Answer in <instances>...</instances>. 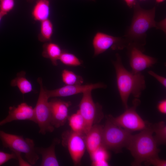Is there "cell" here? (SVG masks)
Returning a JSON list of instances; mask_svg holds the SVG:
<instances>
[{
    "label": "cell",
    "instance_id": "1",
    "mask_svg": "<svg viewBox=\"0 0 166 166\" xmlns=\"http://www.w3.org/2000/svg\"><path fill=\"white\" fill-rule=\"evenodd\" d=\"M116 56V59L113 63L115 70L117 86L123 104L126 109L128 108L130 95L138 98L145 89V79L141 73H135L127 70L119 54L117 53Z\"/></svg>",
    "mask_w": 166,
    "mask_h": 166
},
{
    "label": "cell",
    "instance_id": "2",
    "mask_svg": "<svg viewBox=\"0 0 166 166\" xmlns=\"http://www.w3.org/2000/svg\"><path fill=\"white\" fill-rule=\"evenodd\" d=\"M133 7L131 23L124 36V38L128 45L132 44L144 49L147 31L153 27L159 29V22L155 20L156 7L145 10L137 2Z\"/></svg>",
    "mask_w": 166,
    "mask_h": 166
},
{
    "label": "cell",
    "instance_id": "3",
    "mask_svg": "<svg viewBox=\"0 0 166 166\" xmlns=\"http://www.w3.org/2000/svg\"><path fill=\"white\" fill-rule=\"evenodd\" d=\"M153 133L152 124L150 123L147 128L132 135L126 148L134 158L133 165L140 166L143 162L158 156L160 149L157 148Z\"/></svg>",
    "mask_w": 166,
    "mask_h": 166
},
{
    "label": "cell",
    "instance_id": "4",
    "mask_svg": "<svg viewBox=\"0 0 166 166\" xmlns=\"http://www.w3.org/2000/svg\"><path fill=\"white\" fill-rule=\"evenodd\" d=\"M0 139L3 146L15 154L24 153L28 162L35 164L39 159L34 140L22 136L8 133L0 130Z\"/></svg>",
    "mask_w": 166,
    "mask_h": 166
},
{
    "label": "cell",
    "instance_id": "5",
    "mask_svg": "<svg viewBox=\"0 0 166 166\" xmlns=\"http://www.w3.org/2000/svg\"><path fill=\"white\" fill-rule=\"evenodd\" d=\"M132 135L131 132L114 124L107 118L103 126L102 146L116 153L120 152L126 148Z\"/></svg>",
    "mask_w": 166,
    "mask_h": 166
},
{
    "label": "cell",
    "instance_id": "6",
    "mask_svg": "<svg viewBox=\"0 0 166 166\" xmlns=\"http://www.w3.org/2000/svg\"><path fill=\"white\" fill-rule=\"evenodd\" d=\"M37 81L40 86L39 94L36 105L34 108L36 123L39 128V133L45 135L47 132H52L54 127L51 122V113L46 89L43 86L42 79L38 77Z\"/></svg>",
    "mask_w": 166,
    "mask_h": 166
},
{
    "label": "cell",
    "instance_id": "7",
    "mask_svg": "<svg viewBox=\"0 0 166 166\" xmlns=\"http://www.w3.org/2000/svg\"><path fill=\"white\" fill-rule=\"evenodd\" d=\"M140 102L138 98H135L132 106L126 109L121 115L116 117L109 115L107 118L117 125L131 132L142 131L147 128L150 123L143 120L136 111Z\"/></svg>",
    "mask_w": 166,
    "mask_h": 166
},
{
    "label": "cell",
    "instance_id": "8",
    "mask_svg": "<svg viewBox=\"0 0 166 166\" xmlns=\"http://www.w3.org/2000/svg\"><path fill=\"white\" fill-rule=\"evenodd\" d=\"M92 90H87L83 93V96L79 105L78 111L83 117L86 124V133L95 122L98 121V118H101L103 114L101 106L93 101L91 92Z\"/></svg>",
    "mask_w": 166,
    "mask_h": 166
},
{
    "label": "cell",
    "instance_id": "9",
    "mask_svg": "<svg viewBox=\"0 0 166 166\" xmlns=\"http://www.w3.org/2000/svg\"><path fill=\"white\" fill-rule=\"evenodd\" d=\"M62 138V144L67 147L74 165L80 164L86 148L85 135L71 130L64 132Z\"/></svg>",
    "mask_w": 166,
    "mask_h": 166
},
{
    "label": "cell",
    "instance_id": "10",
    "mask_svg": "<svg viewBox=\"0 0 166 166\" xmlns=\"http://www.w3.org/2000/svg\"><path fill=\"white\" fill-rule=\"evenodd\" d=\"M92 45L94 57L109 49L122 50L128 45L124 38L114 37L101 32H98L95 34L93 39Z\"/></svg>",
    "mask_w": 166,
    "mask_h": 166
},
{
    "label": "cell",
    "instance_id": "11",
    "mask_svg": "<svg viewBox=\"0 0 166 166\" xmlns=\"http://www.w3.org/2000/svg\"><path fill=\"white\" fill-rule=\"evenodd\" d=\"M126 48L128 51L129 64L133 73H141L157 62L156 58L144 54V49L132 44L128 45Z\"/></svg>",
    "mask_w": 166,
    "mask_h": 166
},
{
    "label": "cell",
    "instance_id": "12",
    "mask_svg": "<svg viewBox=\"0 0 166 166\" xmlns=\"http://www.w3.org/2000/svg\"><path fill=\"white\" fill-rule=\"evenodd\" d=\"M49 102L51 124L56 128L64 125L69 117V108L71 105V102L53 99Z\"/></svg>",
    "mask_w": 166,
    "mask_h": 166
},
{
    "label": "cell",
    "instance_id": "13",
    "mask_svg": "<svg viewBox=\"0 0 166 166\" xmlns=\"http://www.w3.org/2000/svg\"><path fill=\"white\" fill-rule=\"evenodd\" d=\"M107 85L101 82L85 85H66L53 90L46 89V92L49 98L56 97H65L83 93L89 89L93 90L97 89H105Z\"/></svg>",
    "mask_w": 166,
    "mask_h": 166
},
{
    "label": "cell",
    "instance_id": "14",
    "mask_svg": "<svg viewBox=\"0 0 166 166\" xmlns=\"http://www.w3.org/2000/svg\"><path fill=\"white\" fill-rule=\"evenodd\" d=\"M29 120L36 123L34 108L25 102L9 108L8 114L0 121V126L14 121Z\"/></svg>",
    "mask_w": 166,
    "mask_h": 166
},
{
    "label": "cell",
    "instance_id": "15",
    "mask_svg": "<svg viewBox=\"0 0 166 166\" xmlns=\"http://www.w3.org/2000/svg\"><path fill=\"white\" fill-rule=\"evenodd\" d=\"M103 126L93 124L85 135L86 148L89 155L102 146Z\"/></svg>",
    "mask_w": 166,
    "mask_h": 166
},
{
    "label": "cell",
    "instance_id": "16",
    "mask_svg": "<svg viewBox=\"0 0 166 166\" xmlns=\"http://www.w3.org/2000/svg\"><path fill=\"white\" fill-rule=\"evenodd\" d=\"M59 143V140L55 139L51 145L47 148L35 147L36 152L42 156V166H58L59 164L57 159L55 152L56 145Z\"/></svg>",
    "mask_w": 166,
    "mask_h": 166
},
{
    "label": "cell",
    "instance_id": "17",
    "mask_svg": "<svg viewBox=\"0 0 166 166\" xmlns=\"http://www.w3.org/2000/svg\"><path fill=\"white\" fill-rule=\"evenodd\" d=\"M50 14L49 2L48 0H37L32 11L34 20L41 21L49 19Z\"/></svg>",
    "mask_w": 166,
    "mask_h": 166
},
{
    "label": "cell",
    "instance_id": "18",
    "mask_svg": "<svg viewBox=\"0 0 166 166\" xmlns=\"http://www.w3.org/2000/svg\"><path fill=\"white\" fill-rule=\"evenodd\" d=\"M42 56L49 59L52 64L57 65V61L63 51L60 46L57 44L51 41L46 42L43 45Z\"/></svg>",
    "mask_w": 166,
    "mask_h": 166
},
{
    "label": "cell",
    "instance_id": "19",
    "mask_svg": "<svg viewBox=\"0 0 166 166\" xmlns=\"http://www.w3.org/2000/svg\"><path fill=\"white\" fill-rule=\"evenodd\" d=\"M26 74L24 71L20 72L10 83L11 86L17 87L23 94L29 93L33 90L32 85L26 78Z\"/></svg>",
    "mask_w": 166,
    "mask_h": 166
},
{
    "label": "cell",
    "instance_id": "20",
    "mask_svg": "<svg viewBox=\"0 0 166 166\" xmlns=\"http://www.w3.org/2000/svg\"><path fill=\"white\" fill-rule=\"evenodd\" d=\"M68 119L72 131L86 135V131L85 121L78 110L76 113L68 117Z\"/></svg>",
    "mask_w": 166,
    "mask_h": 166
},
{
    "label": "cell",
    "instance_id": "21",
    "mask_svg": "<svg viewBox=\"0 0 166 166\" xmlns=\"http://www.w3.org/2000/svg\"><path fill=\"white\" fill-rule=\"evenodd\" d=\"M108 150L102 146L89 155L92 161V165L94 166H109L108 160L109 155Z\"/></svg>",
    "mask_w": 166,
    "mask_h": 166
},
{
    "label": "cell",
    "instance_id": "22",
    "mask_svg": "<svg viewBox=\"0 0 166 166\" xmlns=\"http://www.w3.org/2000/svg\"><path fill=\"white\" fill-rule=\"evenodd\" d=\"M40 33L38 40L42 42H50L53 34V26L52 22L48 19L40 22Z\"/></svg>",
    "mask_w": 166,
    "mask_h": 166
},
{
    "label": "cell",
    "instance_id": "23",
    "mask_svg": "<svg viewBox=\"0 0 166 166\" xmlns=\"http://www.w3.org/2000/svg\"><path fill=\"white\" fill-rule=\"evenodd\" d=\"M152 129L155 133L154 136L157 144L165 145L166 143V125L163 121L152 124Z\"/></svg>",
    "mask_w": 166,
    "mask_h": 166
},
{
    "label": "cell",
    "instance_id": "24",
    "mask_svg": "<svg viewBox=\"0 0 166 166\" xmlns=\"http://www.w3.org/2000/svg\"><path fill=\"white\" fill-rule=\"evenodd\" d=\"M61 77L63 82L67 85H82L84 81L81 76L66 69L62 71Z\"/></svg>",
    "mask_w": 166,
    "mask_h": 166
},
{
    "label": "cell",
    "instance_id": "25",
    "mask_svg": "<svg viewBox=\"0 0 166 166\" xmlns=\"http://www.w3.org/2000/svg\"><path fill=\"white\" fill-rule=\"evenodd\" d=\"M59 60L64 64L69 66H79L82 64L81 61L74 54L65 51H63Z\"/></svg>",
    "mask_w": 166,
    "mask_h": 166
},
{
    "label": "cell",
    "instance_id": "26",
    "mask_svg": "<svg viewBox=\"0 0 166 166\" xmlns=\"http://www.w3.org/2000/svg\"><path fill=\"white\" fill-rule=\"evenodd\" d=\"M14 5V0H0V12L6 15L13 9Z\"/></svg>",
    "mask_w": 166,
    "mask_h": 166
},
{
    "label": "cell",
    "instance_id": "27",
    "mask_svg": "<svg viewBox=\"0 0 166 166\" xmlns=\"http://www.w3.org/2000/svg\"><path fill=\"white\" fill-rule=\"evenodd\" d=\"M144 162L145 164L147 165H152L155 166H166V160L160 159L158 156L152 157Z\"/></svg>",
    "mask_w": 166,
    "mask_h": 166
},
{
    "label": "cell",
    "instance_id": "28",
    "mask_svg": "<svg viewBox=\"0 0 166 166\" xmlns=\"http://www.w3.org/2000/svg\"><path fill=\"white\" fill-rule=\"evenodd\" d=\"M12 159H17L16 154L12 152L11 153L0 151V166Z\"/></svg>",
    "mask_w": 166,
    "mask_h": 166
},
{
    "label": "cell",
    "instance_id": "29",
    "mask_svg": "<svg viewBox=\"0 0 166 166\" xmlns=\"http://www.w3.org/2000/svg\"><path fill=\"white\" fill-rule=\"evenodd\" d=\"M148 73L158 81L164 87H166V78L162 76H160L154 72L150 70L148 72Z\"/></svg>",
    "mask_w": 166,
    "mask_h": 166
},
{
    "label": "cell",
    "instance_id": "30",
    "mask_svg": "<svg viewBox=\"0 0 166 166\" xmlns=\"http://www.w3.org/2000/svg\"><path fill=\"white\" fill-rule=\"evenodd\" d=\"M158 110L164 114L166 113V100L164 99L160 101L158 104L157 106Z\"/></svg>",
    "mask_w": 166,
    "mask_h": 166
},
{
    "label": "cell",
    "instance_id": "31",
    "mask_svg": "<svg viewBox=\"0 0 166 166\" xmlns=\"http://www.w3.org/2000/svg\"><path fill=\"white\" fill-rule=\"evenodd\" d=\"M166 18L164 19L159 22V29L162 30L164 33H166Z\"/></svg>",
    "mask_w": 166,
    "mask_h": 166
},
{
    "label": "cell",
    "instance_id": "32",
    "mask_svg": "<svg viewBox=\"0 0 166 166\" xmlns=\"http://www.w3.org/2000/svg\"><path fill=\"white\" fill-rule=\"evenodd\" d=\"M127 5L130 8L134 6L136 2V0H124Z\"/></svg>",
    "mask_w": 166,
    "mask_h": 166
},
{
    "label": "cell",
    "instance_id": "33",
    "mask_svg": "<svg viewBox=\"0 0 166 166\" xmlns=\"http://www.w3.org/2000/svg\"><path fill=\"white\" fill-rule=\"evenodd\" d=\"M6 15L3 13L0 12V22L2 18Z\"/></svg>",
    "mask_w": 166,
    "mask_h": 166
},
{
    "label": "cell",
    "instance_id": "34",
    "mask_svg": "<svg viewBox=\"0 0 166 166\" xmlns=\"http://www.w3.org/2000/svg\"><path fill=\"white\" fill-rule=\"evenodd\" d=\"M156 2L158 3H160L163 2L165 0H155Z\"/></svg>",
    "mask_w": 166,
    "mask_h": 166
},
{
    "label": "cell",
    "instance_id": "35",
    "mask_svg": "<svg viewBox=\"0 0 166 166\" xmlns=\"http://www.w3.org/2000/svg\"><path fill=\"white\" fill-rule=\"evenodd\" d=\"M34 0H27V1L28 2H32Z\"/></svg>",
    "mask_w": 166,
    "mask_h": 166
},
{
    "label": "cell",
    "instance_id": "36",
    "mask_svg": "<svg viewBox=\"0 0 166 166\" xmlns=\"http://www.w3.org/2000/svg\"><path fill=\"white\" fill-rule=\"evenodd\" d=\"M92 0L93 1H95V0Z\"/></svg>",
    "mask_w": 166,
    "mask_h": 166
},
{
    "label": "cell",
    "instance_id": "37",
    "mask_svg": "<svg viewBox=\"0 0 166 166\" xmlns=\"http://www.w3.org/2000/svg\"><path fill=\"white\" fill-rule=\"evenodd\" d=\"M140 1H142V0H140Z\"/></svg>",
    "mask_w": 166,
    "mask_h": 166
}]
</instances>
